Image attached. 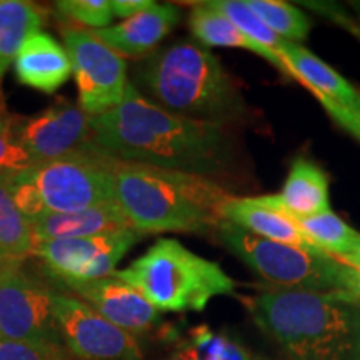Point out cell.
Wrapping results in <instances>:
<instances>
[{
  "label": "cell",
  "instance_id": "6da1fadb",
  "mask_svg": "<svg viewBox=\"0 0 360 360\" xmlns=\"http://www.w3.org/2000/svg\"><path fill=\"white\" fill-rule=\"evenodd\" d=\"M92 142L107 155L135 164L212 177L227 165L225 125L188 119L143 97L134 84L114 109L90 119Z\"/></svg>",
  "mask_w": 360,
  "mask_h": 360
},
{
  "label": "cell",
  "instance_id": "7a4b0ae2",
  "mask_svg": "<svg viewBox=\"0 0 360 360\" xmlns=\"http://www.w3.org/2000/svg\"><path fill=\"white\" fill-rule=\"evenodd\" d=\"M240 300L289 360H360V304L344 292L270 287Z\"/></svg>",
  "mask_w": 360,
  "mask_h": 360
},
{
  "label": "cell",
  "instance_id": "3957f363",
  "mask_svg": "<svg viewBox=\"0 0 360 360\" xmlns=\"http://www.w3.org/2000/svg\"><path fill=\"white\" fill-rule=\"evenodd\" d=\"M114 191L125 219L143 233H209L233 193L209 177L115 159Z\"/></svg>",
  "mask_w": 360,
  "mask_h": 360
},
{
  "label": "cell",
  "instance_id": "277c9868",
  "mask_svg": "<svg viewBox=\"0 0 360 360\" xmlns=\"http://www.w3.org/2000/svg\"><path fill=\"white\" fill-rule=\"evenodd\" d=\"M137 80L157 105L188 119L225 125L245 114L238 82L204 45L179 40L146 57Z\"/></svg>",
  "mask_w": 360,
  "mask_h": 360
},
{
  "label": "cell",
  "instance_id": "5b68a950",
  "mask_svg": "<svg viewBox=\"0 0 360 360\" xmlns=\"http://www.w3.org/2000/svg\"><path fill=\"white\" fill-rule=\"evenodd\" d=\"M115 157L94 142L58 159L0 172L17 209L30 224L47 214H72L115 202Z\"/></svg>",
  "mask_w": 360,
  "mask_h": 360
},
{
  "label": "cell",
  "instance_id": "8992f818",
  "mask_svg": "<svg viewBox=\"0 0 360 360\" xmlns=\"http://www.w3.org/2000/svg\"><path fill=\"white\" fill-rule=\"evenodd\" d=\"M114 277L137 289L159 312H202L214 297L236 290L233 278L217 262L175 238H159Z\"/></svg>",
  "mask_w": 360,
  "mask_h": 360
},
{
  "label": "cell",
  "instance_id": "52a82bcc",
  "mask_svg": "<svg viewBox=\"0 0 360 360\" xmlns=\"http://www.w3.org/2000/svg\"><path fill=\"white\" fill-rule=\"evenodd\" d=\"M215 233L225 249L276 289L340 290L344 264L326 252H310L267 240L227 220L219 225Z\"/></svg>",
  "mask_w": 360,
  "mask_h": 360
},
{
  "label": "cell",
  "instance_id": "ba28073f",
  "mask_svg": "<svg viewBox=\"0 0 360 360\" xmlns=\"http://www.w3.org/2000/svg\"><path fill=\"white\" fill-rule=\"evenodd\" d=\"M62 39L77 84L80 109L97 117L119 105L129 85L125 58L82 27H64Z\"/></svg>",
  "mask_w": 360,
  "mask_h": 360
},
{
  "label": "cell",
  "instance_id": "9c48e42d",
  "mask_svg": "<svg viewBox=\"0 0 360 360\" xmlns=\"http://www.w3.org/2000/svg\"><path fill=\"white\" fill-rule=\"evenodd\" d=\"M142 237L143 233L129 227L92 237L35 242L32 255L58 283L90 282L114 276L117 264Z\"/></svg>",
  "mask_w": 360,
  "mask_h": 360
},
{
  "label": "cell",
  "instance_id": "30bf717a",
  "mask_svg": "<svg viewBox=\"0 0 360 360\" xmlns=\"http://www.w3.org/2000/svg\"><path fill=\"white\" fill-rule=\"evenodd\" d=\"M56 294L22 264L7 269L0 276V339L62 344Z\"/></svg>",
  "mask_w": 360,
  "mask_h": 360
},
{
  "label": "cell",
  "instance_id": "8fae6325",
  "mask_svg": "<svg viewBox=\"0 0 360 360\" xmlns=\"http://www.w3.org/2000/svg\"><path fill=\"white\" fill-rule=\"evenodd\" d=\"M56 319L62 344L75 360H142L141 345L132 334L77 297L57 292Z\"/></svg>",
  "mask_w": 360,
  "mask_h": 360
},
{
  "label": "cell",
  "instance_id": "7c38bea8",
  "mask_svg": "<svg viewBox=\"0 0 360 360\" xmlns=\"http://www.w3.org/2000/svg\"><path fill=\"white\" fill-rule=\"evenodd\" d=\"M92 117L75 103L58 98L34 117H13L11 134L34 164L58 159L92 143Z\"/></svg>",
  "mask_w": 360,
  "mask_h": 360
},
{
  "label": "cell",
  "instance_id": "4fadbf2b",
  "mask_svg": "<svg viewBox=\"0 0 360 360\" xmlns=\"http://www.w3.org/2000/svg\"><path fill=\"white\" fill-rule=\"evenodd\" d=\"M281 56L292 79L312 92L327 114L360 142V90L300 44L287 40Z\"/></svg>",
  "mask_w": 360,
  "mask_h": 360
},
{
  "label": "cell",
  "instance_id": "5bb4252c",
  "mask_svg": "<svg viewBox=\"0 0 360 360\" xmlns=\"http://www.w3.org/2000/svg\"><path fill=\"white\" fill-rule=\"evenodd\" d=\"M62 285L75 292L103 319L132 335L150 330L160 319L159 310L141 292L114 276Z\"/></svg>",
  "mask_w": 360,
  "mask_h": 360
},
{
  "label": "cell",
  "instance_id": "9a60e30c",
  "mask_svg": "<svg viewBox=\"0 0 360 360\" xmlns=\"http://www.w3.org/2000/svg\"><path fill=\"white\" fill-rule=\"evenodd\" d=\"M224 220L267 240L310 252H322L309 240L300 229L299 220L285 212L277 193L260 197L233 195L224 207Z\"/></svg>",
  "mask_w": 360,
  "mask_h": 360
},
{
  "label": "cell",
  "instance_id": "2e32d148",
  "mask_svg": "<svg viewBox=\"0 0 360 360\" xmlns=\"http://www.w3.org/2000/svg\"><path fill=\"white\" fill-rule=\"evenodd\" d=\"M180 11L174 4H154L132 19L92 34L120 57L142 58L155 52L157 45L179 24Z\"/></svg>",
  "mask_w": 360,
  "mask_h": 360
},
{
  "label": "cell",
  "instance_id": "e0dca14e",
  "mask_svg": "<svg viewBox=\"0 0 360 360\" xmlns=\"http://www.w3.org/2000/svg\"><path fill=\"white\" fill-rule=\"evenodd\" d=\"M15 77L25 87L44 94H53L72 75L69 53L52 35L34 32L17 53Z\"/></svg>",
  "mask_w": 360,
  "mask_h": 360
},
{
  "label": "cell",
  "instance_id": "ac0fdd59",
  "mask_svg": "<svg viewBox=\"0 0 360 360\" xmlns=\"http://www.w3.org/2000/svg\"><path fill=\"white\" fill-rule=\"evenodd\" d=\"M35 242L57 240V238L92 237L129 229L132 225L117 202H107L72 214H47L30 224Z\"/></svg>",
  "mask_w": 360,
  "mask_h": 360
},
{
  "label": "cell",
  "instance_id": "d6986e66",
  "mask_svg": "<svg viewBox=\"0 0 360 360\" xmlns=\"http://www.w3.org/2000/svg\"><path fill=\"white\" fill-rule=\"evenodd\" d=\"M188 27H191L193 37L202 45L207 47H229V49H242L249 51L255 56L262 57L269 64H272L282 74L292 77L289 67L285 60L278 53L269 51L262 45L254 42L247 37L244 32L237 29L222 12L217 11L210 2H202L193 6L188 15Z\"/></svg>",
  "mask_w": 360,
  "mask_h": 360
},
{
  "label": "cell",
  "instance_id": "ffe728a7",
  "mask_svg": "<svg viewBox=\"0 0 360 360\" xmlns=\"http://www.w3.org/2000/svg\"><path fill=\"white\" fill-rule=\"evenodd\" d=\"M277 197L285 212L297 220L330 210L327 174L317 164L304 157L294 160Z\"/></svg>",
  "mask_w": 360,
  "mask_h": 360
},
{
  "label": "cell",
  "instance_id": "44dd1931",
  "mask_svg": "<svg viewBox=\"0 0 360 360\" xmlns=\"http://www.w3.org/2000/svg\"><path fill=\"white\" fill-rule=\"evenodd\" d=\"M45 24V11L24 0H0V80L22 45Z\"/></svg>",
  "mask_w": 360,
  "mask_h": 360
},
{
  "label": "cell",
  "instance_id": "7402d4cb",
  "mask_svg": "<svg viewBox=\"0 0 360 360\" xmlns=\"http://www.w3.org/2000/svg\"><path fill=\"white\" fill-rule=\"evenodd\" d=\"M32 227L17 209L0 174V264H24V260L32 255Z\"/></svg>",
  "mask_w": 360,
  "mask_h": 360
},
{
  "label": "cell",
  "instance_id": "603a6c76",
  "mask_svg": "<svg viewBox=\"0 0 360 360\" xmlns=\"http://www.w3.org/2000/svg\"><path fill=\"white\" fill-rule=\"evenodd\" d=\"M299 225L319 250L326 252L334 259H345L360 245V232L350 227L332 210L300 219Z\"/></svg>",
  "mask_w": 360,
  "mask_h": 360
},
{
  "label": "cell",
  "instance_id": "cb8c5ba5",
  "mask_svg": "<svg viewBox=\"0 0 360 360\" xmlns=\"http://www.w3.org/2000/svg\"><path fill=\"white\" fill-rule=\"evenodd\" d=\"M245 4L272 32L289 42L302 44L312 30V20L300 8L282 0H245Z\"/></svg>",
  "mask_w": 360,
  "mask_h": 360
},
{
  "label": "cell",
  "instance_id": "d4e9b609",
  "mask_svg": "<svg viewBox=\"0 0 360 360\" xmlns=\"http://www.w3.org/2000/svg\"><path fill=\"white\" fill-rule=\"evenodd\" d=\"M177 357L180 360H254L236 340L214 334L205 326L192 330L191 340Z\"/></svg>",
  "mask_w": 360,
  "mask_h": 360
},
{
  "label": "cell",
  "instance_id": "484cf974",
  "mask_svg": "<svg viewBox=\"0 0 360 360\" xmlns=\"http://www.w3.org/2000/svg\"><path fill=\"white\" fill-rule=\"evenodd\" d=\"M210 4H212L217 11L222 12L224 15L240 30V32H244L247 35V37L281 56L283 44H285L287 40L278 37L276 32H272V30H270L269 27L250 11V7L247 6L245 0H214V2Z\"/></svg>",
  "mask_w": 360,
  "mask_h": 360
},
{
  "label": "cell",
  "instance_id": "4316f807",
  "mask_svg": "<svg viewBox=\"0 0 360 360\" xmlns=\"http://www.w3.org/2000/svg\"><path fill=\"white\" fill-rule=\"evenodd\" d=\"M56 12L60 20L94 27L96 30L109 27L114 19L109 0H60L56 2Z\"/></svg>",
  "mask_w": 360,
  "mask_h": 360
},
{
  "label": "cell",
  "instance_id": "83f0119b",
  "mask_svg": "<svg viewBox=\"0 0 360 360\" xmlns=\"http://www.w3.org/2000/svg\"><path fill=\"white\" fill-rule=\"evenodd\" d=\"M0 360H75L64 344L0 339Z\"/></svg>",
  "mask_w": 360,
  "mask_h": 360
},
{
  "label": "cell",
  "instance_id": "f1b7e54d",
  "mask_svg": "<svg viewBox=\"0 0 360 360\" xmlns=\"http://www.w3.org/2000/svg\"><path fill=\"white\" fill-rule=\"evenodd\" d=\"M32 165L34 160L13 139L11 130H0V172H17Z\"/></svg>",
  "mask_w": 360,
  "mask_h": 360
},
{
  "label": "cell",
  "instance_id": "f546056e",
  "mask_svg": "<svg viewBox=\"0 0 360 360\" xmlns=\"http://www.w3.org/2000/svg\"><path fill=\"white\" fill-rule=\"evenodd\" d=\"M154 4L155 2H152V0H112L110 7L114 17L127 20L132 19L137 13L147 11V8L154 6Z\"/></svg>",
  "mask_w": 360,
  "mask_h": 360
},
{
  "label": "cell",
  "instance_id": "4dcf8cb0",
  "mask_svg": "<svg viewBox=\"0 0 360 360\" xmlns=\"http://www.w3.org/2000/svg\"><path fill=\"white\" fill-rule=\"evenodd\" d=\"M342 262V260H340ZM344 264V262H342ZM347 294L350 299L360 304V272L350 267V265L344 264L340 274V290Z\"/></svg>",
  "mask_w": 360,
  "mask_h": 360
},
{
  "label": "cell",
  "instance_id": "1f68e13d",
  "mask_svg": "<svg viewBox=\"0 0 360 360\" xmlns=\"http://www.w3.org/2000/svg\"><path fill=\"white\" fill-rule=\"evenodd\" d=\"M12 122H13V117L7 112L6 101H4L2 89H0V125H2L4 129L11 130V125H12Z\"/></svg>",
  "mask_w": 360,
  "mask_h": 360
},
{
  "label": "cell",
  "instance_id": "d6a6232c",
  "mask_svg": "<svg viewBox=\"0 0 360 360\" xmlns=\"http://www.w3.org/2000/svg\"><path fill=\"white\" fill-rule=\"evenodd\" d=\"M342 262L350 265V267L359 270V272H360V245L352 252V254L347 255L345 259H342Z\"/></svg>",
  "mask_w": 360,
  "mask_h": 360
},
{
  "label": "cell",
  "instance_id": "836d02e7",
  "mask_svg": "<svg viewBox=\"0 0 360 360\" xmlns=\"http://www.w3.org/2000/svg\"><path fill=\"white\" fill-rule=\"evenodd\" d=\"M19 265H20V264H19ZM11 267H13V265H2V264H0V276H2V274L6 272L7 269H11Z\"/></svg>",
  "mask_w": 360,
  "mask_h": 360
},
{
  "label": "cell",
  "instance_id": "e575fe53",
  "mask_svg": "<svg viewBox=\"0 0 360 360\" xmlns=\"http://www.w3.org/2000/svg\"><path fill=\"white\" fill-rule=\"evenodd\" d=\"M0 130H7V129H4V127H2V125H0Z\"/></svg>",
  "mask_w": 360,
  "mask_h": 360
},
{
  "label": "cell",
  "instance_id": "d590c367",
  "mask_svg": "<svg viewBox=\"0 0 360 360\" xmlns=\"http://www.w3.org/2000/svg\"><path fill=\"white\" fill-rule=\"evenodd\" d=\"M172 360H180V359H179V357H177V359H172Z\"/></svg>",
  "mask_w": 360,
  "mask_h": 360
}]
</instances>
